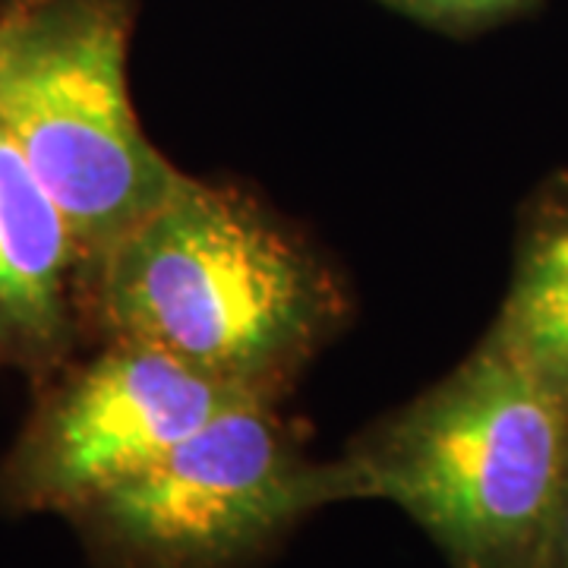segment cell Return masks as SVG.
<instances>
[{
	"label": "cell",
	"instance_id": "cell-1",
	"mask_svg": "<svg viewBox=\"0 0 568 568\" xmlns=\"http://www.w3.org/2000/svg\"><path fill=\"white\" fill-rule=\"evenodd\" d=\"M364 499H388L448 568H547L568 493V405L480 345L351 448Z\"/></svg>",
	"mask_w": 568,
	"mask_h": 568
},
{
	"label": "cell",
	"instance_id": "cell-2",
	"mask_svg": "<svg viewBox=\"0 0 568 568\" xmlns=\"http://www.w3.org/2000/svg\"><path fill=\"white\" fill-rule=\"evenodd\" d=\"M102 263L121 342L256 392L323 320V282L301 250L250 203L190 178Z\"/></svg>",
	"mask_w": 568,
	"mask_h": 568
},
{
	"label": "cell",
	"instance_id": "cell-3",
	"mask_svg": "<svg viewBox=\"0 0 568 568\" xmlns=\"http://www.w3.org/2000/svg\"><path fill=\"white\" fill-rule=\"evenodd\" d=\"M0 130L99 260L183 181L142 136L126 32L102 0H41L0 22Z\"/></svg>",
	"mask_w": 568,
	"mask_h": 568
},
{
	"label": "cell",
	"instance_id": "cell-4",
	"mask_svg": "<svg viewBox=\"0 0 568 568\" xmlns=\"http://www.w3.org/2000/svg\"><path fill=\"white\" fill-rule=\"evenodd\" d=\"M345 499H364L354 465L310 462L268 402H253L85 508L133 568H231Z\"/></svg>",
	"mask_w": 568,
	"mask_h": 568
},
{
	"label": "cell",
	"instance_id": "cell-5",
	"mask_svg": "<svg viewBox=\"0 0 568 568\" xmlns=\"http://www.w3.org/2000/svg\"><path fill=\"white\" fill-rule=\"evenodd\" d=\"M265 392L219 379L159 347L121 342L48 410L26 455V493L85 508L162 462L186 436Z\"/></svg>",
	"mask_w": 568,
	"mask_h": 568
},
{
	"label": "cell",
	"instance_id": "cell-6",
	"mask_svg": "<svg viewBox=\"0 0 568 568\" xmlns=\"http://www.w3.org/2000/svg\"><path fill=\"white\" fill-rule=\"evenodd\" d=\"M77 237L17 142L0 130V325L44 342L61 325V287Z\"/></svg>",
	"mask_w": 568,
	"mask_h": 568
},
{
	"label": "cell",
	"instance_id": "cell-7",
	"mask_svg": "<svg viewBox=\"0 0 568 568\" xmlns=\"http://www.w3.org/2000/svg\"><path fill=\"white\" fill-rule=\"evenodd\" d=\"M484 345L568 405V178L530 209L506 301Z\"/></svg>",
	"mask_w": 568,
	"mask_h": 568
},
{
	"label": "cell",
	"instance_id": "cell-8",
	"mask_svg": "<svg viewBox=\"0 0 568 568\" xmlns=\"http://www.w3.org/2000/svg\"><path fill=\"white\" fill-rule=\"evenodd\" d=\"M407 13L433 17V20H452V17H484L515 7L518 0H392Z\"/></svg>",
	"mask_w": 568,
	"mask_h": 568
},
{
	"label": "cell",
	"instance_id": "cell-9",
	"mask_svg": "<svg viewBox=\"0 0 568 568\" xmlns=\"http://www.w3.org/2000/svg\"><path fill=\"white\" fill-rule=\"evenodd\" d=\"M547 568H568V493L566 503H562V511H559V521H556V530H552Z\"/></svg>",
	"mask_w": 568,
	"mask_h": 568
}]
</instances>
